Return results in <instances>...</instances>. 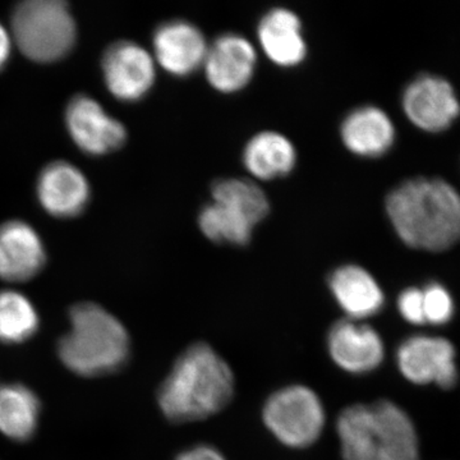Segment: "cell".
Masks as SVG:
<instances>
[{
    "label": "cell",
    "instance_id": "obj_14",
    "mask_svg": "<svg viewBox=\"0 0 460 460\" xmlns=\"http://www.w3.org/2000/svg\"><path fill=\"white\" fill-rule=\"evenodd\" d=\"M36 198L48 214L71 219L89 205L91 187L83 171L65 160L49 163L39 174Z\"/></svg>",
    "mask_w": 460,
    "mask_h": 460
},
{
    "label": "cell",
    "instance_id": "obj_4",
    "mask_svg": "<svg viewBox=\"0 0 460 460\" xmlns=\"http://www.w3.org/2000/svg\"><path fill=\"white\" fill-rule=\"evenodd\" d=\"M69 330L58 341L60 362L83 377H100L122 370L129 358L131 341L117 317L93 302L69 310Z\"/></svg>",
    "mask_w": 460,
    "mask_h": 460
},
{
    "label": "cell",
    "instance_id": "obj_11",
    "mask_svg": "<svg viewBox=\"0 0 460 460\" xmlns=\"http://www.w3.org/2000/svg\"><path fill=\"white\" fill-rule=\"evenodd\" d=\"M328 349L335 365L352 375L376 371L386 357L383 337L365 321L345 319L334 323L328 335Z\"/></svg>",
    "mask_w": 460,
    "mask_h": 460
},
{
    "label": "cell",
    "instance_id": "obj_9",
    "mask_svg": "<svg viewBox=\"0 0 460 460\" xmlns=\"http://www.w3.org/2000/svg\"><path fill=\"white\" fill-rule=\"evenodd\" d=\"M65 122L75 146L91 156L114 153L124 146L128 137L126 126L108 114L98 100L84 93L69 100Z\"/></svg>",
    "mask_w": 460,
    "mask_h": 460
},
{
    "label": "cell",
    "instance_id": "obj_2",
    "mask_svg": "<svg viewBox=\"0 0 460 460\" xmlns=\"http://www.w3.org/2000/svg\"><path fill=\"white\" fill-rule=\"evenodd\" d=\"M234 394V375L210 345L187 348L157 393L163 414L174 423L196 422L219 413Z\"/></svg>",
    "mask_w": 460,
    "mask_h": 460
},
{
    "label": "cell",
    "instance_id": "obj_16",
    "mask_svg": "<svg viewBox=\"0 0 460 460\" xmlns=\"http://www.w3.org/2000/svg\"><path fill=\"white\" fill-rule=\"evenodd\" d=\"M341 142L354 155L376 159L392 150L396 129L390 115L374 105L354 109L341 126Z\"/></svg>",
    "mask_w": 460,
    "mask_h": 460
},
{
    "label": "cell",
    "instance_id": "obj_24",
    "mask_svg": "<svg viewBox=\"0 0 460 460\" xmlns=\"http://www.w3.org/2000/svg\"><path fill=\"white\" fill-rule=\"evenodd\" d=\"M422 288L423 313H425L426 326L432 329H444L456 320V296L441 281H429Z\"/></svg>",
    "mask_w": 460,
    "mask_h": 460
},
{
    "label": "cell",
    "instance_id": "obj_15",
    "mask_svg": "<svg viewBox=\"0 0 460 460\" xmlns=\"http://www.w3.org/2000/svg\"><path fill=\"white\" fill-rule=\"evenodd\" d=\"M45 263L44 242L31 224L23 220L0 224V279L8 283L31 280Z\"/></svg>",
    "mask_w": 460,
    "mask_h": 460
},
{
    "label": "cell",
    "instance_id": "obj_19",
    "mask_svg": "<svg viewBox=\"0 0 460 460\" xmlns=\"http://www.w3.org/2000/svg\"><path fill=\"white\" fill-rule=\"evenodd\" d=\"M244 168L259 181H274L286 177L296 164L293 142L280 132L257 133L244 146Z\"/></svg>",
    "mask_w": 460,
    "mask_h": 460
},
{
    "label": "cell",
    "instance_id": "obj_12",
    "mask_svg": "<svg viewBox=\"0 0 460 460\" xmlns=\"http://www.w3.org/2000/svg\"><path fill=\"white\" fill-rule=\"evenodd\" d=\"M256 66L257 51L252 42L238 33H224L208 44L202 68L214 90L235 93L252 81Z\"/></svg>",
    "mask_w": 460,
    "mask_h": 460
},
{
    "label": "cell",
    "instance_id": "obj_6",
    "mask_svg": "<svg viewBox=\"0 0 460 460\" xmlns=\"http://www.w3.org/2000/svg\"><path fill=\"white\" fill-rule=\"evenodd\" d=\"M395 365L408 384L452 392L460 383L458 347L440 332H419L402 339Z\"/></svg>",
    "mask_w": 460,
    "mask_h": 460
},
{
    "label": "cell",
    "instance_id": "obj_13",
    "mask_svg": "<svg viewBox=\"0 0 460 460\" xmlns=\"http://www.w3.org/2000/svg\"><path fill=\"white\" fill-rule=\"evenodd\" d=\"M156 65L174 77H189L204 66L208 44L199 27L183 20L162 23L153 36Z\"/></svg>",
    "mask_w": 460,
    "mask_h": 460
},
{
    "label": "cell",
    "instance_id": "obj_25",
    "mask_svg": "<svg viewBox=\"0 0 460 460\" xmlns=\"http://www.w3.org/2000/svg\"><path fill=\"white\" fill-rule=\"evenodd\" d=\"M396 310L399 316L408 325L414 328L426 326L425 313H423L422 288L408 287L399 293L396 298Z\"/></svg>",
    "mask_w": 460,
    "mask_h": 460
},
{
    "label": "cell",
    "instance_id": "obj_5",
    "mask_svg": "<svg viewBox=\"0 0 460 460\" xmlns=\"http://www.w3.org/2000/svg\"><path fill=\"white\" fill-rule=\"evenodd\" d=\"M13 44L30 60L41 65L62 60L77 42V25L62 0H26L12 12Z\"/></svg>",
    "mask_w": 460,
    "mask_h": 460
},
{
    "label": "cell",
    "instance_id": "obj_10",
    "mask_svg": "<svg viewBox=\"0 0 460 460\" xmlns=\"http://www.w3.org/2000/svg\"><path fill=\"white\" fill-rule=\"evenodd\" d=\"M102 71L109 93L124 102H140L156 81L153 54L135 41L109 45L102 54Z\"/></svg>",
    "mask_w": 460,
    "mask_h": 460
},
{
    "label": "cell",
    "instance_id": "obj_3",
    "mask_svg": "<svg viewBox=\"0 0 460 460\" xmlns=\"http://www.w3.org/2000/svg\"><path fill=\"white\" fill-rule=\"evenodd\" d=\"M337 432L344 460H420L416 422L394 401L380 399L341 411Z\"/></svg>",
    "mask_w": 460,
    "mask_h": 460
},
{
    "label": "cell",
    "instance_id": "obj_23",
    "mask_svg": "<svg viewBox=\"0 0 460 460\" xmlns=\"http://www.w3.org/2000/svg\"><path fill=\"white\" fill-rule=\"evenodd\" d=\"M202 234L214 243L244 246L252 238L255 226L228 206L211 201L199 215Z\"/></svg>",
    "mask_w": 460,
    "mask_h": 460
},
{
    "label": "cell",
    "instance_id": "obj_7",
    "mask_svg": "<svg viewBox=\"0 0 460 460\" xmlns=\"http://www.w3.org/2000/svg\"><path fill=\"white\" fill-rule=\"evenodd\" d=\"M266 428L284 447L305 449L319 440L326 413L320 396L305 385H290L269 396L262 410Z\"/></svg>",
    "mask_w": 460,
    "mask_h": 460
},
{
    "label": "cell",
    "instance_id": "obj_26",
    "mask_svg": "<svg viewBox=\"0 0 460 460\" xmlns=\"http://www.w3.org/2000/svg\"><path fill=\"white\" fill-rule=\"evenodd\" d=\"M175 460H226L217 447H210V445H196V447H190L184 450Z\"/></svg>",
    "mask_w": 460,
    "mask_h": 460
},
{
    "label": "cell",
    "instance_id": "obj_21",
    "mask_svg": "<svg viewBox=\"0 0 460 460\" xmlns=\"http://www.w3.org/2000/svg\"><path fill=\"white\" fill-rule=\"evenodd\" d=\"M40 326L32 302L17 290H0V343L14 345L30 341Z\"/></svg>",
    "mask_w": 460,
    "mask_h": 460
},
{
    "label": "cell",
    "instance_id": "obj_20",
    "mask_svg": "<svg viewBox=\"0 0 460 460\" xmlns=\"http://www.w3.org/2000/svg\"><path fill=\"white\" fill-rule=\"evenodd\" d=\"M41 405L38 395L22 384L0 386V432L25 443L38 431Z\"/></svg>",
    "mask_w": 460,
    "mask_h": 460
},
{
    "label": "cell",
    "instance_id": "obj_18",
    "mask_svg": "<svg viewBox=\"0 0 460 460\" xmlns=\"http://www.w3.org/2000/svg\"><path fill=\"white\" fill-rule=\"evenodd\" d=\"M257 38L265 56L281 68H293L307 57L302 22L287 8L269 11L257 26Z\"/></svg>",
    "mask_w": 460,
    "mask_h": 460
},
{
    "label": "cell",
    "instance_id": "obj_22",
    "mask_svg": "<svg viewBox=\"0 0 460 460\" xmlns=\"http://www.w3.org/2000/svg\"><path fill=\"white\" fill-rule=\"evenodd\" d=\"M211 199L243 215L255 226L268 217L270 210V202L261 187L243 178H224L215 181Z\"/></svg>",
    "mask_w": 460,
    "mask_h": 460
},
{
    "label": "cell",
    "instance_id": "obj_8",
    "mask_svg": "<svg viewBox=\"0 0 460 460\" xmlns=\"http://www.w3.org/2000/svg\"><path fill=\"white\" fill-rule=\"evenodd\" d=\"M402 109L420 131L441 133L458 119L460 102L447 78L425 74L411 80L402 91Z\"/></svg>",
    "mask_w": 460,
    "mask_h": 460
},
{
    "label": "cell",
    "instance_id": "obj_27",
    "mask_svg": "<svg viewBox=\"0 0 460 460\" xmlns=\"http://www.w3.org/2000/svg\"><path fill=\"white\" fill-rule=\"evenodd\" d=\"M12 45H13V40H12L11 32L0 23V71L9 62V58H11L12 54Z\"/></svg>",
    "mask_w": 460,
    "mask_h": 460
},
{
    "label": "cell",
    "instance_id": "obj_17",
    "mask_svg": "<svg viewBox=\"0 0 460 460\" xmlns=\"http://www.w3.org/2000/svg\"><path fill=\"white\" fill-rule=\"evenodd\" d=\"M339 307L349 320L365 321L385 307V293L370 271L358 265H344L329 278Z\"/></svg>",
    "mask_w": 460,
    "mask_h": 460
},
{
    "label": "cell",
    "instance_id": "obj_1",
    "mask_svg": "<svg viewBox=\"0 0 460 460\" xmlns=\"http://www.w3.org/2000/svg\"><path fill=\"white\" fill-rule=\"evenodd\" d=\"M385 208L407 247L443 253L460 242V192L443 178L402 181L386 196Z\"/></svg>",
    "mask_w": 460,
    "mask_h": 460
}]
</instances>
